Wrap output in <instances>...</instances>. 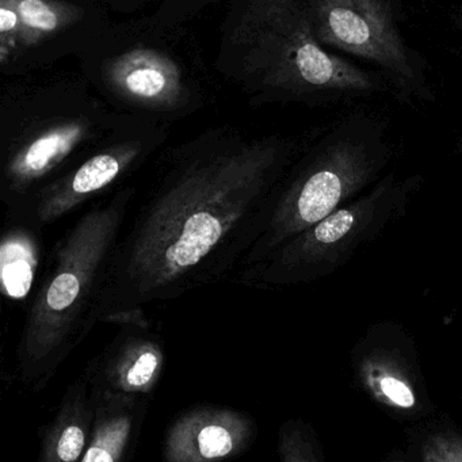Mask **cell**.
<instances>
[{"instance_id": "7a4b0ae2", "label": "cell", "mask_w": 462, "mask_h": 462, "mask_svg": "<svg viewBox=\"0 0 462 462\" xmlns=\"http://www.w3.org/2000/svg\"><path fill=\"white\" fill-rule=\"evenodd\" d=\"M393 158L386 118L365 110L340 118L308 150L278 194L269 247L277 250L366 193Z\"/></svg>"}, {"instance_id": "9a60e30c", "label": "cell", "mask_w": 462, "mask_h": 462, "mask_svg": "<svg viewBox=\"0 0 462 462\" xmlns=\"http://www.w3.org/2000/svg\"><path fill=\"white\" fill-rule=\"evenodd\" d=\"M18 12L26 25L39 29V31H55L58 26V17L55 13L48 5L40 0H23L18 5Z\"/></svg>"}, {"instance_id": "9c48e42d", "label": "cell", "mask_w": 462, "mask_h": 462, "mask_svg": "<svg viewBox=\"0 0 462 462\" xmlns=\"http://www.w3.org/2000/svg\"><path fill=\"white\" fill-rule=\"evenodd\" d=\"M96 399L85 374L69 383L52 420L42 427L37 462H82L93 440Z\"/></svg>"}, {"instance_id": "8992f818", "label": "cell", "mask_w": 462, "mask_h": 462, "mask_svg": "<svg viewBox=\"0 0 462 462\" xmlns=\"http://www.w3.org/2000/svg\"><path fill=\"white\" fill-rule=\"evenodd\" d=\"M423 183L420 174L383 175L366 193L281 245L266 280H310L339 269L362 245L375 242L392 224L405 217Z\"/></svg>"}, {"instance_id": "277c9868", "label": "cell", "mask_w": 462, "mask_h": 462, "mask_svg": "<svg viewBox=\"0 0 462 462\" xmlns=\"http://www.w3.org/2000/svg\"><path fill=\"white\" fill-rule=\"evenodd\" d=\"M266 21L267 85L278 98L316 107L391 93L374 69L356 66L319 44L307 2L270 5Z\"/></svg>"}, {"instance_id": "e0dca14e", "label": "cell", "mask_w": 462, "mask_h": 462, "mask_svg": "<svg viewBox=\"0 0 462 462\" xmlns=\"http://www.w3.org/2000/svg\"><path fill=\"white\" fill-rule=\"evenodd\" d=\"M381 388L392 402L402 405V407H412L413 402H415L411 389L396 378H383Z\"/></svg>"}, {"instance_id": "8fae6325", "label": "cell", "mask_w": 462, "mask_h": 462, "mask_svg": "<svg viewBox=\"0 0 462 462\" xmlns=\"http://www.w3.org/2000/svg\"><path fill=\"white\" fill-rule=\"evenodd\" d=\"M0 274L5 293L13 300L28 296L34 280V255L21 240H6L0 250Z\"/></svg>"}, {"instance_id": "ba28073f", "label": "cell", "mask_w": 462, "mask_h": 462, "mask_svg": "<svg viewBox=\"0 0 462 462\" xmlns=\"http://www.w3.org/2000/svg\"><path fill=\"white\" fill-rule=\"evenodd\" d=\"M164 367L166 351L161 337L150 331L123 329L83 374L96 391L151 399Z\"/></svg>"}, {"instance_id": "ac0fdd59", "label": "cell", "mask_w": 462, "mask_h": 462, "mask_svg": "<svg viewBox=\"0 0 462 462\" xmlns=\"http://www.w3.org/2000/svg\"><path fill=\"white\" fill-rule=\"evenodd\" d=\"M18 17L13 10L2 9L0 10V31L2 33L13 31L17 26Z\"/></svg>"}, {"instance_id": "6da1fadb", "label": "cell", "mask_w": 462, "mask_h": 462, "mask_svg": "<svg viewBox=\"0 0 462 462\" xmlns=\"http://www.w3.org/2000/svg\"><path fill=\"white\" fill-rule=\"evenodd\" d=\"M294 145L259 143L255 150L216 159L180 183L140 231L131 255L107 278L99 300L105 313L169 300L207 281L210 254L239 223L248 205L266 196L283 174Z\"/></svg>"}, {"instance_id": "30bf717a", "label": "cell", "mask_w": 462, "mask_h": 462, "mask_svg": "<svg viewBox=\"0 0 462 462\" xmlns=\"http://www.w3.org/2000/svg\"><path fill=\"white\" fill-rule=\"evenodd\" d=\"M91 392L96 399V424L82 462H129L150 397L124 396L93 388Z\"/></svg>"}, {"instance_id": "3957f363", "label": "cell", "mask_w": 462, "mask_h": 462, "mask_svg": "<svg viewBox=\"0 0 462 462\" xmlns=\"http://www.w3.org/2000/svg\"><path fill=\"white\" fill-rule=\"evenodd\" d=\"M109 217L96 216L80 226L26 319L15 367L23 385L34 393L47 388L99 321L105 283L99 266L102 248L112 231Z\"/></svg>"}, {"instance_id": "ffe728a7", "label": "cell", "mask_w": 462, "mask_h": 462, "mask_svg": "<svg viewBox=\"0 0 462 462\" xmlns=\"http://www.w3.org/2000/svg\"><path fill=\"white\" fill-rule=\"evenodd\" d=\"M457 153H458L459 161L462 162V125L459 129L458 139H457Z\"/></svg>"}, {"instance_id": "d6986e66", "label": "cell", "mask_w": 462, "mask_h": 462, "mask_svg": "<svg viewBox=\"0 0 462 462\" xmlns=\"http://www.w3.org/2000/svg\"><path fill=\"white\" fill-rule=\"evenodd\" d=\"M451 23L457 31L462 32V5L451 15Z\"/></svg>"}, {"instance_id": "52a82bcc", "label": "cell", "mask_w": 462, "mask_h": 462, "mask_svg": "<svg viewBox=\"0 0 462 462\" xmlns=\"http://www.w3.org/2000/svg\"><path fill=\"white\" fill-rule=\"evenodd\" d=\"M256 423L245 411L223 405L189 408L169 426L164 462H223L236 458L255 442Z\"/></svg>"}, {"instance_id": "4fadbf2b", "label": "cell", "mask_w": 462, "mask_h": 462, "mask_svg": "<svg viewBox=\"0 0 462 462\" xmlns=\"http://www.w3.org/2000/svg\"><path fill=\"white\" fill-rule=\"evenodd\" d=\"M120 172V162L112 155H98L90 159L72 180V191L78 196L90 194L109 185Z\"/></svg>"}, {"instance_id": "5bb4252c", "label": "cell", "mask_w": 462, "mask_h": 462, "mask_svg": "<svg viewBox=\"0 0 462 462\" xmlns=\"http://www.w3.org/2000/svg\"><path fill=\"white\" fill-rule=\"evenodd\" d=\"M128 90L142 98H156L167 88L164 72L158 67L139 66L128 72L125 78Z\"/></svg>"}, {"instance_id": "5b68a950", "label": "cell", "mask_w": 462, "mask_h": 462, "mask_svg": "<svg viewBox=\"0 0 462 462\" xmlns=\"http://www.w3.org/2000/svg\"><path fill=\"white\" fill-rule=\"evenodd\" d=\"M313 33L321 47L374 67L402 104L435 102L429 63L402 36L394 0H310Z\"/></svg>"}, {"instance_id": "2e32d148", "label": "cell", "mask_w": 462, "mask_h": 462, "mask_svg": "<svg viewBox=\"0 0 462 462\" xmlns=\"http://www.w3.org/2000/svg\"><path fill=\"white\" fill-rule=\"evenodd\" d=\"M99 321L116 324L123 329H134V331H150V321L145 316L142 307L126 308V310H113L105 313Z\"/></svg>"}, {"instance_id": "7c38bea8", "label": "cell", "mask_w": 462, "mask_h": 462, "mask_svg": "<svg viewBox=\"0 0 462 462\" xmlns=\"http://www.w3.org/2000/svg\"><path fill=\"white\" fill-rule=\"evenodd\" d=\"M78 132L58 131L48 134L47 136L34 142L23 156V167L31 172H40L50 166L55 159L66 153L71 148L72 143L77 139Z\"/></svg>"}]
</instances>
